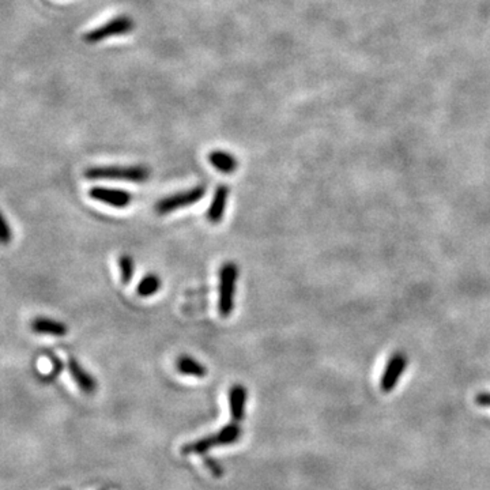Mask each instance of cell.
<instances>
[{"mask_svg": "<svg viewBox=\"0 0 490 490\" xmlns=\"http://www.w3.org/2000/svg\"><path fill=\"white\" fill-rule=\"evenodd\" d=\"M241 436V427L237 423H231L228 425L222 427L221 430H218L217 433H213L210 436L202 437L199 440H195L190 444H186L181 448V452L186 455L190 453H198V455H203L207 451H210L212 448L219 447V446H231L238 441Z\"/></svg>", "mask_w": 490, "mask_h": 490, "instance_id": "1", "label": "cell"}, {"mask_svg": "<svg viewBox=\"0 0 490 490\" xmlns=\"http://www.w3.org/2000/svg\"><path fill=\"white\" fill-rule=\"evenodd\" d=\"M237 278L238 269L233 262H228L221 267L218 283V312L222 318H229L235 309Z\"/></svg>", "mask_w": 490, "mask_h": 490, "instance_id": "2", "label": "cell"}, {"mask_svg": "<svg viewBox=\"0 0 490 490\" xmlns=\"http://www.w3.org/2000/svg\"><path fill=\"white\" fill-rule=\"evenodd\" d=\"M90 180H122L132 183H143L150 177V169L145 165L132 167H94L85 172Z\"/></svg>", "mask_w": 490, "mask_h": 490, "instance_id": "3", "label": "cell"}, {"mask_svg": "<svg viewBox=\"0 0 490 490\" xmlns=\"http://www.w3.org/2000/svg\"><path fill=\"white\" fill-rule=\"evenodd\" d=\"M134 27H135V22L131 17L119 15V17L109 20L104 25H101L96 29L86 32L82 40L86 44H98L104 40H108V39H112V37L128 34L129 32L134 30Z\"/></svg>", "mask_w": 490, "mask_h": 490, "instance_id": "4", "label": "cell"}, {"mask_svg": "<svg viewBox=\"0 0 490 490\" xmlns=\"http://www.w3.org/2000/svg\"><path fill=\"white\" fill-rule=\"evenodd\" d=\"M205 195H206V187L205 186H196L191 190L177 192V193H173V195H169V196L161 199L157 203L155 210H157V213L161 214V215L169 214L172 212L179 210V209L188 207V206L198 203L199 200L203 199Z\"/></svg>", "mask_w": 490, "mask_h": 490, "instance_id": "5", "label": "cell"}, {"mask_svg": "<svg viewBox=\"0 0 490 490\" xmlns=\"http://www.w3.org/2000/svg\"><path fill=\"white\" fill-rule=\"evenodd\" d=\"M89 195L91 199L116 209H124L132 202V193L124 190H117V188L93 187L89 191Z\"/></svg>", "mask_w": 490, "mask_h": 490, "instance_id": "6", "label": "cell"}, {"mask_svg": "<svg viewBox=\"0 0 490 490\" xmlns=\"http://www.w3.org/2000/svg\"><path fill=\"white\" fill-rule=\"evenodd\" d=\"M406 366H407V357L405 354H395L391 357L389 363H387L384 375L380 379V388L383 392H389L396 387L401 376L405 373Z\"/></svg>", "mask_w": 490, "mask_h": 490, "instance_id": "7", "label": "cell"}, {"mask_svg": "<svg viewBox=\"0 0 490 490\" xmlns=\"http://www.w3.org/2000/svg\"><path fill=\"white\" fill-rule=\"evenodd\" d=\"M67 365H68V372H70L71 378L79 387V389L85 394H93L97 388V383H96L94 378L86 370L81 363H78V360H75L72 357L68 360Z\"/></svg>", "mask_w": 490, "mask_h": 490, "instance_id": "8", "label": "cell"}, {"mask_svg": "<svg viewBox=\"0 0 490 490\" xmlns=\"http://www.w3.org/2000/svg\"><path fill=\"white\" fill-rule=\"evenodd\" d=\"M229 198V187L226 184H221L214 192L213 200L207 210V219L212 224H219L224 218L226 210V203Z\"/></svg>", "mask_w": 490, "mask_h": 490, "instance_id": "9", "label": "cell"}, {"mask_svg": "<svg viewBox=\"0 0 490 490\" xmlns=\"http://www.w3.org/2000/svg\"><path fill=\"white\" fill-rule=\"evenodd\" d=\"M247 404V388L241 384H236L229 391V407L233 423L240 424L245 417Z\"/></svg>", "mask_w": 490, "mask_h": 490, "instance_id": "10", "label": "cell"}, {"mask_svg": "<svg viewBox=\"0 0 490 490\" xmlns=\"http://www.w3.org/2000/svg\"><path fill=\"white\" fill-rule=\"evenodd\" d=\"M32 330L36 334L41 335H52V337H64L68 333L67 325L58 321V320L48 319V318H36L32 321Z\"/></svg>", "mask_w": 490, "mask_h": 490, "instance_id": "11", "label": "cell"}, {"mask_svg": "<svg viewBox=\"0 0 490 490\" xmlns=\"http://www.w3.org/2000/svg\"><path fill=\"white\" fill-rule=\"evenodd\" d=\"M209 161L217 171L222 173H233L238 167L237 158L233 154L225 151V150H213L209 154Z\"/></svg>", "mask_w": 490, "mask_h": 490, "instance_id": "12", "label": "cell"}, {"mask_svg": "<svg viewBox=\"0 0 490 490\" xmlns=\"http://www.w3.org/2000/svg\"><path fill=\"white\" fill-rule=\"evenodd\" d=\"M177 370L181 375L192 376V378H205L207 375V369L203 363L196 361L191 356H181L177 360Z\"/></svg>", "mask_w": 490, "mask_h": 490, "instance_id": "13", "label": "cell"}, {"mask_svg": "<svg viewBox=\"0 0 490 490\" xmlns=\"http://www.w3.org/2000/svg\"><path fill=\"white\" fill-rule=\"evenodd\" d=\"M160 288H161V279L155 274H149L139 282L136 288V293L141 297H151L160 290Z\"/></svg>", "mask_w": 490, "mask_h": 490, "instance_id": "14", "label": "cell"}, {"mask_svg": "<svg viewBox=\"0 0 490 490\" xmlns=\"http://www.w3.org/2000/svg\"><path fill=\"white\" fill-rule=\"evenodd\" d=\"M119 267H120V277H122V282L124 285L129 283L134 278V273H135V263H134V259L131 256L123 255L119 257Z\"/></svg>", "mask_w": 490, "mask_h": 490, "instance_id": "15", "label": "cell"}, {"mask_svg": "<svg viewBox=\"0 0 490 490\" xmlns=\"http://www.w3.org/2000/svg\"><path fill=\"white\" fill-rule=\"evenodd\" d=\"M203 460H205V465L207 466V469L210 470L215 477H221L224 474V470L221 468V465L217 460H214L213 458L205 456Z\"/></svg>", "mask_w": 490, "mask_h": 490, "instance_id": "16", "label": "cell"}, {"mask_svg": "<svg viewBox=\"0 0 490 490\" xmlns=\"http://www.w3.org/2000/svg\"><path fill=\"white\" fill-rule=\"evenodd\" d=\"M1 225H3V229H1V241L3 244H7L10 240H11V229L7 224V219L3 217L1 218Z\"/></svg>", "mask_w": 490, "mask_h": 490, "instance_id": "17", "label": "cell"}, {"mask_svg": "<svg viewBox=\"0 0 490 490\" xmlns=\"http://www.w3.org/2000/svg\"><path fill=\"white\" fill-rule=\"evenodd\" d=\"M475 404L482 407H490V392H482L475 396Z\"/></svg>", "mask_w": 490, "mask_h": 490, "instance_id": "18", "label": "cell"}]
</instances>
